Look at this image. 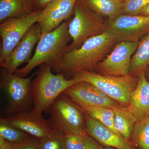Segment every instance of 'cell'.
I'll return each instance as SVG.
<instances>
[{
    "label": "cell",
    "instance_id": "1",
    "mask_svg": "<svg viewBox=\"0 0 149 149\" xmlns=\"http://www.w3.org/2000/svg\"><path fill=\"white\" fill-rule=\"evenodd\" d=\"M122 41L120 37L108 32L89 38L78 49L66 52L52 68L68 78L78 72L95 69L112 49L116 44Z\"/></svg>",
    "mask_w": 149,
    "mask_h": 149
},
{
    "label": "cell",
    "instance_id": "2",
    "mask_svg": "<svg viewBox=\"0 0 149 149\" xmlns=\"http://www.w3.org/2000/svg\"><path fill=\"white\" fill-rule=\"evenodd\" d=\"M70 20L64 22L57 28L41 37L30 61L15 73L24 77L35 68L45 63L51 66L52 69L54 67L66 52L68 45L71 39L68 30Z\"/></svg>",
    "mask_w": 149,
    "mask_h": 149
},
{
    "label": "cell",
    "instance_id": "3",
    "mask_svg": "<svg viewBox=\"0 0 149 149\" xmlns=\"http://www.w3.org/2000/svg\"><path fill=\"white\" fill-rule=\"evenodd\" d=\"M75 83L72 78L68 79L61 73L54 74L50 65H41L31 82L33 110L48 113L56 99Z\"/></svg>",
    "mask_w": 149,
    "mask_h": 149
},
{
    "label": "cell",
    "instance_id": "4",
    "mask_svg": "<svg viewBox=\"0 0 149 149\" xmlns=\"http://www.w3.org/2000/svg\"><path fill=\"white\" fill-rule=\"evenodd\" d=\"M76 83L86 82L91 83L104 94L118 102L121 106L128 107L130 95L136 88L138 77L130 74L115 76L103 75L90 70H84L73 75Z\"/></svg>",
    "mask_w": 149,
    "mask_h": 149
},
{
    "label": "cell",
    "instance_id": "5",
    "mask_svg": "<svg viewBox=\"0 0 149 149\" xmlns=\"http://www.w3.org/2000/svg\"><path fill=\"white\" fill-rule=\"evenodd\" d=\"M73 14L68 26L72 42L66 52L78 49L89 38L106 32V20L91 10L84 0L76 1Z\"/></svg>",
    "mask_w": 149,
    "mask_h": 149
},
{
    "label": "cell",
    "instance_id": "6",
    "mask_svg": "<svg viewBox=\"0 0 149 149\" xmlns=\"http://www.w3.org/2000/svg\"><path fill=\"white\" fill-rule=\"evenodd\" d=\"M37 73L25 78L9 73L3 68L1 70L0 87L5 93L7 101L3 114L9 115L33 109L31 82Z\"/></svg>",
    "mask_w": 149,
    "mask_h": 149
},
{
    "label": "cell",
    "instance_id": "7",
    "mask_svg": "<svg viewBox=\"0 0 149 149\" xmlns=\"http://www.w3.org/2000/svg\"><path fill=\"white\" fill-rule=\"evenodd\" d=\"M48 113L56 130L80 135L86 133L84 112L64 93L56 99Z\"/></svg>",
    "mask_w": 149,
    "mask_h": 149
},
{
    "label": "cell",
    "instance_id": "8",
    "mask_svg": "<svg viewBox=\"0 0 149 149\" xmlns=\"http://www.w3.org/2000/svg\"><path fill=\"white\" fill-rule=\"evenodd\" d=\"M42 10H39L19 17L8 19L1 23L0 63L8 57L29 29L38 22Z\"/></svg>",
    "mask_w": 149,
    "mask_h": 149
},
{
    "label": "cell",
    "instance_id": "9",
    "mask_svg": "<svg viewBox=\"0 0 149 149\" xmlns=\"http://www.w3.org/2000/svg\"><path fill=\"white\" fill-rule=\"evenodd\" d=\"M139 42L121 41L116 44L106 57L99 63L95 69L100 74L121 76L129 74L131 59Z\"/></svg>",
    "mask_w": 149,
    "mask_h": 149
},
{
    "label": "cell",
    "instance_id": "10",
    "mask_svg": "<svg viewBox=\"0 0 149 149\" xmlns=\"http://www.w3.org/2000/svg\"><path fill=\"white\" fill-rule=\"evenodd\" d=\"M106 31L118 36L122 41L139 42L149 32V16L120 15L106 20Z\"/></svg>",
    "mask_w": 149,
    "mask_h": 149
},
{
    "label": "cell",
    "instance_id": "11",
    "mask_svg": "<svg viewBox=\"0 0 149 149\" xmlns=\"http://www.w3.org/2000/svg\"><path fill=\"white\" fill-rule=\"evenodd\" d=\"M42 113L32 110L9 115L1 118L0 120L33 137L42 139L52 135L55 130L51 119L44 118Z\"/></svg>",
    "mask_w": 149,
    "mask_h": 149
},
{
    "label": "cell",
    "instance_id": "12",
    "mask_svg": "<svg viewBox=\"0 0 149 149\" xmlns=\"http://www.w3.org/2000/svg\"><path fill=\"white\" fill-rule=\"evenodd\" d=\"M63 93L80 107H103L114 109L121 106L88 82L75 83L67 89Z\"/></svg>",
    "mask_w": 149,
    "mask_h": 149
},
{
    "label": "cell",
    "instance_id": "13",
    "mask_svg": "<svg viewBox=\"0 0 149 149\" xmlns=\"http://www.w3.org/2000/svg\"><path fill=\"white\" fill-rule=\"evenodd\" d=\"M42 29L40 24L36 23L25 34L8 57L0 65L10 73H15L18 67L24 63H28L31 58L32 51L40 41Z\"/></svg>",
    "mask_w": 149,
    "mask_h": 149
},
{
    "label": "cell",
    "instance_id": "14",
    "mask_svg": "<svg viewBox=\"0 0 149 149\" xmlns=\"http://www.w3.org/2000/svg\"><path fill=\"white\" fill-rule=\"evenodd\" d=\"M76 1L56 0L43 9L37 22L42 29L41 38L69 19L73 14Z\"/></svg>",
    "mask_w": 149,
    "mask_h": 149
},
{
    "label": "cell",
    "instance_id": "15",
    "mask_svg": "<svg viewBox=\"0 0 149 149\" xmlns=\"http://www.w3.org/2000/svg\"><path fill=\"white\" fill-rule=\"evenodd\" d=\"M84 114L86 133L102 146L118 149H137L131 141H127L97 120Z\"/></svg>",
    "mask_w": 149,
    "mask_h": 149
},
{
    "label": "cell",
    "instance_id": "16",
    "mask_svg": "<svg viewBox=\"0 0 149 149\" xmlns=\"http://www.w3.org/2000/svg\"><path fill=\"white\" fill-rule=\"evenodd\" d=\"M136 88L130 95L128 109L137 118L141 120L149 117V82L145 72L139 74Z\"/></svg>",
    "mask_w": 149,
    "mask_h": 149
},
{
    "label": "cell",
    "instance_id": "17",
    "mask_svg": "<svg viewBox=\"0 0 149 149\" xmlns=\"http://www.w3.org/2000/svg\"><path fill=\"white\" fill-rule=\"evenodd\" d=\"M39 10L36 0H0V22L16 18Z\"/></svg>",
    "mask_w": 149,
    "mask_h": 149
},
{
    "label": "cell",
    "instance_id": "18",
    "mask_svg": "<svg viewBox=\"0 0 149 149\" xmlns=\"http://www.w3.org/2000/svg\"><path fill=\"white\" fill-rule=\"evenodd\" d=\"M113 125L116 132L127 141H131L134 126L138 120L127 107L120 106L113 109Z\"/></svg>",
    "mask_w": 149,
    "mask_h": 149
},
{
    "label": "cell",
    "instance_id": "19",
    "mask_svg": "<svg viewBox=\"0 0 149 149\" xmlns=\"http://www.w3.org/2000/svg\"><path fill=\"white\" fill-rule=\"evenodd\" d=\"M149 65V32L139 41V46L132 56L129 74L138 77Z\"/></svg>",
    "mask_w": 149,
    "mask_h": 149
},
{
    "label": "cell",
    "instance_id": "20",
    "mask_svg": "<svg viewBox=\"0 0 149 149\" xmlns=\"http://www.w3.org/2000/svg\"><path fill=\"white\" fill-rule=\"evenodd\" d=\"M91 10L107 19L122 14V2L119 0H84Z\"/></svg>",
    "mask_w": 149,
    "mask_h": 149
},
{
    "label": "cell",
    "instance_id": "21",
    "mask_svg": "<svg viewBox=\"0 0 149 149\" xmlns=\"http://www.w3.org/2000/svg\"><path fill=\"white\" fill-rule=\"evenodd\" d=\"M80 108L84 113L118 134L113 125L114 113L113 109L103 107H85Z\"/></svg>",
    "mask_w": 149,
    "mask_h": 149
},
{
    "label": "cell",
    "instance_id": "22",
    "mask_svg": "<svg viewBox=\"0 0 149 149\" xmlns=\"http://www.w3.org/2000/svg\"><path fill=\"white\" fill-rule=\"evenodd\" d=\"M131 141L136 148L149 149V117L136 123Z\"/></svg>",
    "mask_w": 149,
    "mask_h": 149
},
{
    "label": "cell",
    "instance_id": "23",
    "mask_svg": "<svg viewBox=\"0 0 149 149\" xmlns=\"http://www.w3.org/2000/svg\"><path fill=\"white\" fill-rule=\"evenodd\" d=\"M32 136L23 130L0 120V137L11 143L27 141Z\"/></svg>",
    "mask_w": 149,
    "mask_h": 149
},
{
    "label": "cell",
    "instance_id": "24",
    "mask_svg": "<svg viewBox=\"0 0 149 149\" xmlns=\"http://www.w3.org/2000/svg\"><path fill=\"white\" fill-rule=\"evenodd\" d=\"M39 149H65V133L56 130L52 135L40 139Z\"/></svg>",
    "mask_w": 149,
    "mask_h": 149
},
{
    "label": "cell",
    "instance_id": "25",
    "mask_svg": "<svg viewBox=\"0 0 149 149\" xmlns=\"http://www.w3.org/2000/svg\"><path fill=\"white\" fill-rule=\"evenodd\" d=\"M149 4V0H126L122 3V14L137 15Z\"/></svg>",
    "mask_w": 149,
    "mask_h": 149
},
{
    "label": "cell",
    "instance_id": "26",
    "mask_svg": "<svg viewBox=\"0 0 149 149\" xmlns=\"http://www.w3.org/2000/svg\"><path fill=\"white\" fill-rule=\"evenodd\" d=\"M84 135L65 133V149H84Z\"/></svg>",
    "mask_w": 149,
    "mask_h": 149
},
{
    "label": "cell",
    "instance_id": "27",
    "mask_svg": "<svg viewBox=\"0 0 149 149\" xmlns=\"http://www.w3.org/2000/svg\"><path fill=\"white\" fill-rule=\"evenodd\" d=\"M39 143L40 139L32 136L27 141L12 144L14 149H39Z\"/></svg>",
    "mask_w": 149,
    "mask_h": 149
},
{
    "label": "cell",
    "instance_id": "28",
    "mask_svg": "<svg viewBox=\"0 0 149 149\" xmlns=\"http://www.w3.org/2000/svg\"><path fill=\"white\" fill-rule=\"evenodd\" d=\"M84 149H104V147L86 133L84 136Z\"/></svg>",
    "mask_w": 149,
    "mask_h": 149
},
{
    "label": "cell",
    "instance_id": "29",
    "mask_svg": "<svg viewBox=\"0 0 149 149\" xmlns=\"http://www.w3.org/2000/svg\"><path fill=\"white\" fill-rule=\"evenodd\" d=\"M56 0H36V6L38 10L43 9L48 5Z\"/></svg>",
    "mask_w": 149,
    "mask_h": 149
},
{
    "label": "cell",
    "instance_id": "30",
    "mask_svg": "<svg viewBox=\"0 0 149 149\" xmlns=\"http://www.w3.org/2000/svg\"><path fill=\"white\" fill-rule=\"evenodd\" d=\"M0 149H14L12 144L0 137Z\"/></svg>",
    "mask_w": 149,
    "mask_h": 149
},
{
    "label": "cell",
    "instance_id": "31",
    "mask_svg": "<svg viewBox=\"0 0 149 149\" xmlns=\"http://www.w3.org/2000/svg\"><path fill=\"white\" fill-rule=\"evenodd\" d=\"M138 15L149 16V4L141 9Z\"/></svg>",
    "mask_w": 149,
    "mask_h": 149
},
{
    "label": "cell",
    "instance_id": "32",
    "mask_svg": "<svg viewBox=\"0 0 149 149\" xmlns=\"http://www.w3.org/2000/svg\"><path fill=\"white\" fill-rule=\"evenodd\" d=\"M145 75H146V78L147 80L149 82V68L148 69V71H147L146 74H145Z\"/></svg>",
    "mask_w": 149,
    "mask_h": 149
},
{
    "label": "cell",
    "instance_id": "33",
    "mask_svg": "<svg viewBox=\"0 0 149 149\" xmlns=\"http://www.w3.org/2000/svg\"><path fill=\"white\" fill-rule=\"evenodd\" d=\"M104 149H118L113 147L106 146L104 147Z\"/></svg>",
    "mask_w": 149,
    "mask_h": 149
},
{
    "label": "cell",
    "instance_id": "34",
    "mask_svg": "<svg viewBox=\"0 0 149 149\" xmlns=\"http://www.w3.org/2000/svg\"><path fill=\"white\" fill-rule=\"evenodd\" d=\"M119 1H120L122 2H123L125 1L126 0H119Z\"/></svg>",
    "mask_w": 149,
    "mask_h": 149
}]
</instances>
